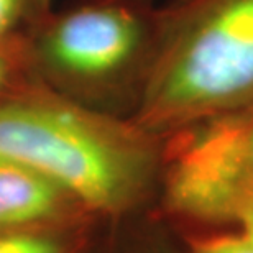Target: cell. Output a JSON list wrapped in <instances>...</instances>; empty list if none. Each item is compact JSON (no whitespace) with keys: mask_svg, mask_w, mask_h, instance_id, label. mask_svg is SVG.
Instances as JSON below:
<instances>
[{"mask_svg":"<svg viewBox=\"0 0 253 253\" xmlns=\"http://www.w3.org/2000/svg\"><path fill=\"white\" fill-rule=\"evenodd\" d=\"M161 135L23 79L0 100V160L22 165L99 214H130L158 196Z\"/></svg>","mask_w":253,"mask_h":253,"instance_id":"1","label":"cell"},{"mask_svg":"<svg viewBox=\"0 0 253 253\" xmlns=\"http://www.w3.org/2000/svg\"><path fill=\"white\" fill-rule=\"evenodd\" d=\"M253 110V0H173L131 120L156 135Z\"/></svg>","mask_w":253,"mask_h":253,"instance_id":"2","label":"cell"},{"mask_svg":"<svg viewBox=\"0 0 253 253\" xmlns=\"http://www.w3.org/2000/svg\"><path fill=\"white\" fill-rule=\"evenodd\" d=\"M160 37L148 0H81L23 37L28 78L87 107L131 117Z\"/></svg>","mask_w":253,"mask_h":253,"instance_id":"3","label":"cell"},{"mask_svg":"<svg viewBox=\"0 0 253 253\" xmlns=\"http://www.w3.org/2000/svg\"><path fill=\"white\" fill-rule=\"evenodd\" d=\"M64 199L71 197L44 176L0 160V230L48 219Z\"/></svg>","mask_w":253,"mask_h":253,"instance_id":"4","label":"cell"},{"mask_svg":"<svg viewBox=\"0 0 253 253\" xmlns=\"http://www.w3.org/2000/svg\"><path fill=\"white\" fill-rule=\"evenodd\" d=\"M51 10V0H0V43L27 37Z\"/></svg>","mask_w":253,"mask_h":253,"instance_id":"5","label":"cell"},{"mask_svg":"<svg viewBox=\"0 0 253 253\" xmlns=\"http://www.w3.org/2000/svg\"><path fill=\"white\" fill-rule=\"evenodd\" d=\"M186 253H253V242L240 227L196 230Z\"/></svg>","mask_w":253,"mask_h":253,"instance_id":"6","label":"cell"},{"mask_svg":"<svg viewBox=\"0 0 253 253\" xmlns=\"http://www.w3.org/2000/svg\"><path fill=\"white\" fill-rule=\"evenodd\" d=\"M28 74L23 61V38L0 43V100Z\"/></svg>","mask_w":253,"mask_h":253,"instance_id":"7","label":"cell"},{"mask_svg":"<svg viewBox=\"0 0 253 253\" xmlns=\"http://www.w3.org/2000/svg\"><path fill=\"white\" fill-rule=\"evenodd\" d=\"M0 253H61V249L49 237L23 232H2Z\"/></svg>","mask_w":253,"mask_h":253,"instance_id":"8","label":"cell"},{"mask_svg":"<svg viewBox=\"0 0 253 253\" xmlns=\"http://www.w3.org/2000/svg\"><path fill=\"white\" fill-rule=\"evenodd\" d=\"M232 122H234L235 143L242 169H244L245 178L253 192V110L244 114H234Z\"/></svg>","mask_w":253,"mask_h":253,"instance_id":"9","label":"cell"},{"mask_svg":"<svg viewBox=\"0 0 253 253\" xmlns=\"http://www.w3.org/2000/svg\"><path fill=\"white\" fill-rule=\"evenodd\" d=\"M239 227L250 237V240L253 242V199L245 206L244 212H242Z\"/></svg>","mask_w":253,"mask_h":253,"instance_id":"10","label":"cell"},{"mask_svg":"<svg viewBox=\"0 0 253 253\" xmlns=\"http://www.w3.org/2000/svg\"><path fill=\"white\" fill-rule=\"evenodd\" d=\"M148 2H155V0H148Z\"/></svg>","mask_w":253,"mask_h":253,"instance_id":"11","label":"cell"}]
</instances>
